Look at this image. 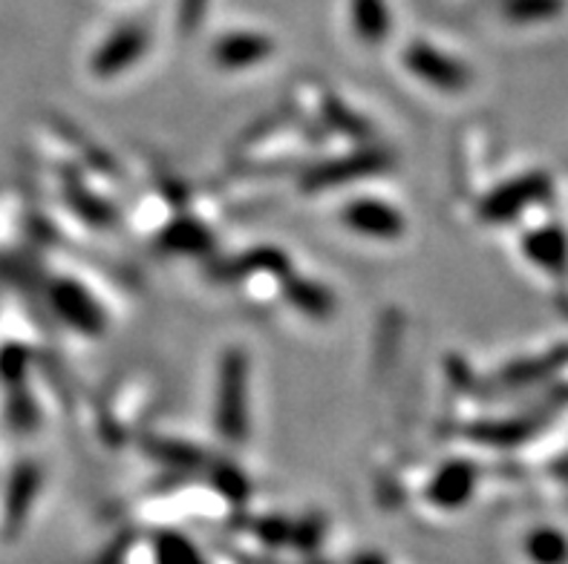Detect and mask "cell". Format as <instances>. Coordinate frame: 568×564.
Masks as SVG:
<instances>
[{
    "instance_id": "d6986e66",
    "label": "cell",
    "mask_w": 568,
    "mask_h": 564,
    "mask_svg": "<svg viewBox=\"0 0 568 564\" xmlns=\"http://www.w3.org/2000/svg\"><path fill=\"white\" fill-rule=\"evenodd\" d=\"M32 493H36V472H23V479L12 490V501H9V515L12 519L27 513V504L32 499Z\"/></svg>"
},
{
    "instance_id": "4fadbf2b",
    "label": "cell",
    "mask_w": 568,
    "mask_h": 564,
    "mask_svg": "<svg viewBox=\"0 0 568 564\" xmlns=\"http://www.w3.org/2000/svg\"><path fill=\"white\" fill-rule=\"evenodd\" d=\"M162 245L176 254H205L211 248V234L191 219L173 222L162 236Z\"/></svg>"
},
{
    "instance_id": "9a60e30c",
    "label": "cell",
    "mask_w": 568,
    "mask_h": 564,
    "mask_svg": "<svg viewBox=\"0 0 568 564\" xmlns=\"http://www.w3.org/2000/svg\"><path fill=\"white\" fill-rule=\"evenodd\" d=\"M144 450L168 466H180V470H194V466H202V452L196 450V447H187V443L182 441L151 438V441L144 443Z\"/></svg>"
},
{
    "instance_id": "2e32d148",
    "label": "cell",
    "mask_w": 568,
    "mask_h": 564,
    "mask_svg": "<svg viewBox=\"0 0 568 564\" xmlns=\"http://www.w3.org/2000/svg\"><path fill=\"white\" fill-rule=\"evenodd\" d=\"M156 564H205L196 547L176 533H162L156 539Z\"/></svg>"
},
{
    "instance_id": "7402d4cb",
    "label": "cell",
    "mask_w": 568,
    "mask_h": 564,
    "mask_svg": "<svg viewBox=\"0 0 568 564\" xmlns=\"http://www.w3.org/2000/svg\"><path fill=\"white\" fill-rule=\"evenodd\" d=\"M353 564H389V562L384 556H378V553H361Z\"/></svg>"
},
{
    "instance_id": "44dd1931",
    "label": "cell",
    "mask_w": 568,
    "mask_h": 564,
    "mask_svg": "<svg viewBox=\"0 0 568 564\" xmlns=\"http://www.w3.org/2000/svg\"><path fill=\"white\" fill-rule=\"evenodd\" d=\"M202 12H205V0H182L180 18L182 23H185V29H196Z\"/></svg>"
},
{
    "instance_id": "9c48e42d",
    "label": "cell",
    "mask_w": 568,
    "mask_h": 564,
    "mask_svg": "<svg viewBox=\"0 0 568 564\" xmlns=\"http://www.w3.org/2000/svg\"><path fill=\"white\" fill-rule=\"evenodd\" d=\"M55 308L81 335H101L104 331V311L93 300V294H87L75 283H61L55 288Z\"/></svg>"
},
{
    "instance_id": "6da1fadb",
    "label": "cell",
    "mask_w": 568,
    "mask_h": 564,
    "mask_svg": "<svg viewBox=\"0 0 568 564\" xmlns=\"http://www.w3.org/2000/svg\"><path fill=\"white\" fill-rule=\"evenodd\" d=\"M248 358L243 349H229L220 360L214 421L220 435L240 443L248 432Z\"/></svg>"
},
{
    "instance_id": "ba28073f",
    "label": "cell",
    "mask_w": 568,
    "mask_h": 564,
    "mask_svg": "<svg viewBox=\"0 0 568 564\" xmlns=\"http://www.w3.org/2000/svg\"><path fill=\"white\" fill-rule=\"evenodd\" d=\"M272 52V38L260 35V32H231L214 43V61L223 70H245V66L266 61Z\"/></svg>"
},
{
    "instance_id": "7a4b0ae2",
    "label": "cell",
    "mask_w": 568,
    "mask_h": 564,
    "mask_svg": "<svg viewBox=\"0 0 568 564\" xmlns=\"http://www.w3.org/2000/svg\"><path fill=\"white\" fill-rule=\"evenodd\" d=\"M404 66L416 75L418 81L436 86V90H445V93H459L470 84V70L456 58L445 55L442 50L430 47L425 41L410 43L404 50Z\"/></svg>"
},
{
    "instance_id": "5b68a950",
    "label": "cell",
    "mask_w": 568,
    "mask_h": 564,
    "mask_svg": "<svg viewBox=\"0 0 568 564\" xmlns=\"http://www.w3.org/2000/svg\"><path fill=\"white\" fill-rule=\"evenodd\" d=\"M546 191V180L540 173H531V176H519V180L508 182V185L497 187L494 193H488L479 205V219L485 222H508L514 216L523 214V207H528L531 202H537Z\"/></svg>"
},
{
    "instance_id": "3957f363",
    "label": "cell",
    "mask_w": 568,
    "mask_h": 564,
    "mask_svg": "<svg viewBox=\"0 0 568 564\" xmlns=\"http://www.w3.org/2000/svg\"><path fill=\"white\" fill-rule=\"evenodd\" d=\"M341 219H344L346 228H353L361 236H369V239H398L407 228V222L396 207L378 199L349 202Z\"/></svg>"
},
{
    "instance_id": "8fae6325",
    "label": "cell",
    "mask_w": 568,
    "mask_h": 564,
    "mask_svg": "<svg viewBox=\"0 0 568 564\" xmlns=\"http://www.w3.org/2000/svg\"><path fill=\"white\" fill-rule=\"evenodd\" d=\"M286 297L288 302L295 308H301L303 315L310 317H326L335 306L332 300V294L326 291L324 286H317V283H310V279H288L286 283Z\"/></svg>"
},
{
    "instance_id": "277c9868",
    "label": "cell",
    "mask_w": 568,
    "mask_h": 564,
    "mask_svg": "<svg viewBox=\"0 0 568 564\" xmlns=\"http://www.w3.org/2000/svg\"><path fill=\"white\" fill-rule=\"evenodd\" d=\"M144 50H148V32L136 23H128V27L115 29L113 35L101 43L99 52L93 55V72L101 79H113V75L136 64Z\"/></svg>"
},
{
    "instance_id": "7c38bea8",
    "label": "cell",
    "mask_w": 568,
    "mask_h": 564,
    "mask_svg": "<svg viewBox=\"0 0 568 564\" xmlns=\"http://www.w3.org/2000/svg\"><path fill=\"white\" fill-rule=\"evenodd\" d=\"M526 556L534 564H568V539L557 530H534L526 539Z\"/></svg>"
},
{
    "instance_id": "e0dca14e",
    "label": "cell",
    "mask_w": 568,
    "mask_h": 564,
    "mask_svg": "<svg viewBox=\"0 0 568 564\" xmlns=\"http://www.w3.org/2000/svg\"><path fill=\"white\" fill-rule=\"evenodd\" d=\"M505 12L514 21H542L560 12V0H505Z\"/></svg>"
},
{
    "instance_id": "8992f818",
    "label": "cell",
    "mask_w": 568,
    "mask_h": 564,
    "mask_svg": "<svg viewBox=\"0 0 568 564\" xmlns=\"http://www.w3.org/2000/svg\"><path fill=\"white\" fill-rule=\"evenodd\" d=\"M387 167V153L382 151H358L349 153L344 158H335V162H326V165L315 167V171L306 173V191H326V187H335L341 182L364 180V176H373V173L384 171Z\"/></svg>"
},
{
    "instance_id": "30bf717a",
    "label": "cell",
    "mask_w": 568,
    "mask_h": 564,
    "mask_svg": "<svg viewBox=\"0 0 568 564\" xmlns=\"http://www.w3.org/2000/svg\"><path fill=\"white\" fill-rule=\"evenodd\" d=\"M353 27L361 41L382 43L389 35L393 14L384 0H353Z\"/></svg>"
},
{
    "instance_id": "5bb4252c",
    "label": "cell",
    "mask_w": 568,
    "mask_h": 564,
    "mask_svg": "<svg viewBox=\"0 0 568 564\" xmlns=\"http://www.w3.org/2000/svg\"><path fill=\"white\" fill-rule=\"evenodd\" d=\"M526 254L546 268H560L566 263V239L555 228L537 230L526 239Z\"/></svg>"
},
{
    "instance_id": "ac0fdd59",
    "label": "cell",
    "mask_w": 568,
    "mask_h": 564,
    "mask_svg": "<svg viewBox=\"0 0 568 564\" xmlns=\"http://www.w3.org/2000/svg\"><path fill=\"white\" fill-rule=\"evenodd\" d=\"M214 486L231 501H245L248 493H252L248 479H245L240 470H234V466H220V470L214 472Z\"/></svg>"
},
{
    "instance_id": "ffe728a7",
    "label": "cell",
    "mask_w": 568,
    "mask_h": 564,
    "mask_svg": "<svg viewBox=\"0 0 568 564\" xmlns=\"http://www.w3.org/2000/svg\"><path fill=\"white\" fill-rule=\"evenodd\" d=\"M257 533L266 539L268 544H283L288 536H292V527H288L283 519H263L257 527Z\"/></svg>"
},
{
    "instance_id": "52a82bcc",
    "label": "cell",
    "mask_w": 568,
    "mask_h": 564,
    "mask_svg": "<svg viewBox=\"0 0 568 564\" xmlns=\"http://www.w3.org/2000/svg\"><path fill=\"white\" fill-rule=\"evenodd\" d=\"M476 490V466L470 461H447L427 484V499L442 510L468 504Z\"/></svg>"
}]
</instances>
